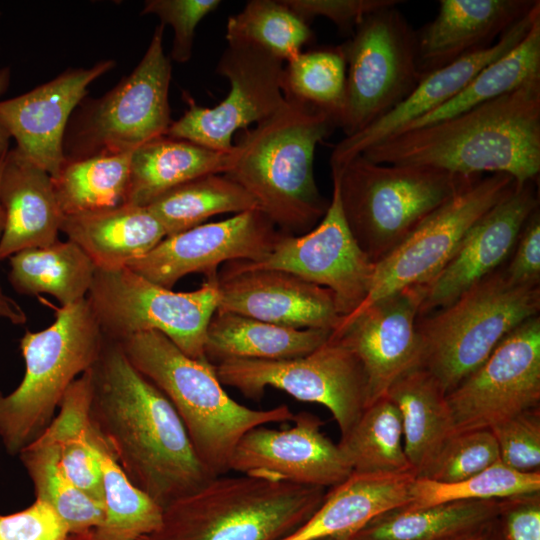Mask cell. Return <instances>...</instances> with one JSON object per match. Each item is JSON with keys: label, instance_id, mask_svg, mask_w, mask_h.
Listing matches in <instances>:
<instances>
[{"label": "cell", "instance_id": "ac0fdd59", "mask_svg": "<svg viewBox=\"0 0 540 540\" xmlns=\"http://www.w3.org/2000/svg\"><path fill=\"white\" fill-rule=\"evenodd\" d=\"M422 299L421 285L402 289L342 318L331 333L363 368L367 406L385 397L404 374L420 367L417 320Z\"/></svg>", "mask_w": 540, "mask_h": 540}, {"label": "cell", "instance_id": "6da1fadb", "mask_svg": "<svg viewBox=\"0 0 540 540\" xmlns=\"http://www.w3.org/2000/svg\"><path fill=\"white\" fill-rule=\"evenodd\" d=\"M91 428L128 479L162 508L213 477L169 399L107 339L88 369Z\"/></svg>", "mask_w": 540, "mask_h": 540}, {"label": "cell", "instance_id": "ee69618b", "mask_svg": "<svg viewBox=\"0 0 540 540\" xmlns=\"http://www.w3.org/2000/svg\"><path fill=\"white\" fill-rule=\"evenodd\" d=\"M490 430L503 464L520 472L540 471V406L522 411Z\"/></svg>", "mask_w": 540, "mask_h": 540}, {"label": "cell", "instance_id": "277c9868", "mask_svg": "<svg viewBox=\"0 0 540 540\" xmlns=\"http://www.w3.org/2000/svg\"><path fill=\"white\" fill-rule=\"evenodd\" d=\"M116 342L131 364L169 399L213 477L230 471L232 453L248 431L294 419L286 404L261 410L236 402L223 389L213 364L187 356L160 332H140Z\"/></svg>", "mask_w": 540, "mask_h": 540}, {"label": "cell", "instance_id": "9c48e42d", "mask_svg": "<svg viewBox=\"0 0 540 540\" xmlns=\"http://www.w3.org/2000/svg\"><path fill=\"white\" fill-rule=\"evenodd\" d=\"M86 299L107 339L157 331L187 356L206 359V332L218 307V279L205 280L194 291L175 292L128 267L96 268Z\"/></svg>", "mask_w": 540, "mask_h": 540}, {"label": "cell", "instance_id": "f35d334b", "mask_svg": "<svg viewBox=\"0 0 540 540\" xmlns=\"http://www.w3.org/2000/svg\"><path fill=\"white\" fill-rule=\"evenodd\" d=\"M338 445L355 473H415L404 450L400 413L387 397L367 406Z\"/></svg>", "mask_w": 540, "mask_h": 540}, {"label": "cell", "instance_id": "5bb4252c", "mask_svg": "<svg viewBox=\"0 0 540 540\" xmlns=\"http://www.w3.org/2000/svg\"><path fill=\"white\" fill-rule=\"evenodd\" d=\"M516 186L511 176L502 173L477 176L465 184L375 264L370 292L356 311L430 280L449 260L471 226Z\"/></svg>", "mask_w": 540, "mask_h": 540}, {"label": "cell", "instance_id": "7402d4cb", "mask_svg": "<svg viewBox=\"0 0 540 540\" xmlns=\"http://www.w3.org/2000/svg\"><path fill=\"white\" fill-rule=\"evenodd\" d=\"M113 65L104 60L89 68L68 69L29 92L0 101V124L16 148L51 177L65 161L64 134L71 113L88 86Z\"/></svg>", "mask_w": 540, "mask_h": 540}, {"label": "cell", "instance_id": "7dc6e473", "mask_svg": "<svg viewBox=\"0 0 540 540\" xmlns=\"http://www.w3.org/2000/svg\"><path fill=\"white\" fill-rule=\"evenodd\" d=\"M307 23L317 16L331 20L344 33H353L356 25L367 14L399 0H282Z\"/></svg>", "mask_w": 540, "mask_h": 540}, {"label": "cell", "instance_id": "4fadbf2b", "mask_svg": "<svg viewBox=\"0 0 540 540\" xmlns=\"http://www.w3.org/2000/svg\"><path fill=\"white\" fill-rule=\"evenodd\" d=\"M227 42L216 66L229 82L227 96L214 107L199 106L188 97V109L166 136L228 153L238 130L268 119L285 103L284 61L254 44Z\"/></svg>", "mask_w": 540, "mask_h": 540}, {"label": "cell", "instance_id": "74e56055", "mask_svg": "<svg viewBox=\"0 0 540 540\" xmlns=\"http://www.w3.org/2000/svg\"><path fill=\"white\" fill-rule=\"evenodd\" d=\"M91 439L101 472L104 507V520L96 533L105 540H140L156 531L163 508L128 479L92 428Z\"/></svg>", "mask_w": 540, "mask_h": 540}, {"label": "cell", "instance_id": "6f0895ef", "mask_svg": "<svg viewBox=\"0 0 540 540\" xmlns=\"http://www.w3.org/2000/svg\"><path fill=\"white\" fill-rule=\"evenodd\" d=\"M322 540H350L349 537H334V538H326Z\"/></svg>", "mask_w": 540, "mask_h": 540}, {"label": "cell", "instance_id": "9f6ffc18", "mask_svg": "<svg viewBox=\"0 0 540 540\" xmlns=\"http://www.w3.org/2000/svg\"><path fill=\"white\" fill-rule=\"evenodd\" d=\"M9 74L8 71H0V94L5 90L8 84Z\"/></svg>", "mask_w": 540, "mask_h": 540}, {"label": "cell", "instance_id": "f546056e", "mask_svg": "<svg viewBox=\"0 0 540 540\" xmlns=\"http://www.w3.org/2000/svg\"><path fill=\"white\" fill-rule=\"evenodd\" d=\"M397 407L404 450L417 477H423L454 435L446 393L426 369L415 368L400 377L386 396Z\"/></svg>", "mask_w": 540, "mask_h": 540}, {"label": "cell", "instance_id": "bcb514c9", "mask_svg": "<svg viewBox=\"0 0 540 540\" xmlns=\"http://www.w3.org/2000/svg\"><path fill=\"white\" fill-rule=\"evenodd\" d=\"M69 534L53 508L37 499L21 511L0 515V540H66Z\"/></svg>", "mask_w": 540, "mask_h": 540}, {"label": "cell", "instance_id": "d6a6232c", "mask_svg": "<svg viewBox=\"0 0 540 540\" xmlns=\"http://www.w3.org/2000/svg\"><path fill=\"white\" fill-rule=\"evenodd\" d=\"M132 153L65 158L58 173L51 177L63 216L125 204Z\"/></svg>", "mask_w": 540, "mask_h": 540}, {"label": "cell", "instance_id": "603a6c76", "mask_svg": "<svg viewBox=\"0 0 540 540\" xmlns=\"http://www.w3.org/2000/svg\"><path fill=\"white\" fill-rule=\"evenodd\" d=\"M538 18L540 1L492 46L462 56L423 76L413 92L389 113L363 130L341 139L331 153V168H341L370 147L449 101L485 66L517 46Z\"/></svg>", "mask_w": 540, "mask_h": 540}, {"label": "cell", "instance_id": "ba28073f", "mask_svg": "<svg viewBox=\"0 0 540 540\" xmlns=\"http://www.w3.org/2000/svg\"><path fill=\"white\" fill-rule=\"evenodd\" d=\"M539 310L540 286L513 284L500 268L446 306L418 316L420 367L447 394Z\"/></svg>", "mask_w": 540, "mask_h": 540}, {"label": "cell", "instance_id": "f6af8a7d", "mask_svg": "<svg viewBox=\"0 0 540 540\" xmlns=\"http://www.w3.org/2000/svg\"><path fill=\"white\" fill-rule=\"evenodd\" d=\"M220 4L219 0H148L142 14H154L161 20V25L173 28L171 58L185 63L192 55L197 25Z\"/></svg>", "mask_w": 540, "mask_h": 540}, {"label": "cell", "instance_id": "e0dca14e", "mask_svg": "<svg viewBox=\"0 0 540 540\" xmlns=\"http://www.w3.org/2000/svg\"><path fill=\"white\" fill-rule=\"evenodd\" d=\"M283 233L260 209L244 211L167 236L127 267L168 289L192 273L215 280L222 263L265 259Z\"/></svg>", "mask_w": 540, "mask_h": 540}, {"label": "cell", "instance_id": "d6986e66", "mask_svg": "<svg viewBox=\"0 0 540 540\" xmlns=\"http://www.w3.org/2000/svg\"><path fill=\"white\" fill-rule=\"evenodd\" d=\"M292 421L294 425L284 429L262 425L244 434L229 470L325 489L353 473L338 443L322 431L324 422L318 416L302 411Z\"/></svg>", "mask_w": 540, "mask_h": 540}, {"label": "cell", "instance_id": "44dd1931", "mask_svg": "<svg viewBox=\"0 0 540 540\" xmlns=\"http://www.w3.org/2000/svg\"><path fill=\"white\" fill-rule=\"evenodd\" d=\"M539 208L536 180L515 189L468 230L444 266L422 284L419 315L454 301L464 291L500 269L511 255L530 215Z\"/></svg>", "mask_w": 540, "mask_h": 540}, {"label": "cell", "instance_id": "ab89813d", "mask_svg": "<svg viewBox=\"0 0 540 540\" xmlns=\"http://www.w3.org/2000/svg\"><path fill=\"white\" fill-rule=\"evenodd\" d=\"M312 38L309 23L282 0L248 1L226 25L227 41L254 44L286 62L302 52Z\"/></svg>", "mask_w": 540, "mask_h": 540}, {"label": "cell", "instance_id": "8fae6325", "mask_svg": "<svg viewBox=\"0 0 540 540\" xmlns=\"http://www.w3.org/2000/svg\"><path fill=\"white\" fill-rule=\"evenodd\" d=\"M215 366L222 385L260 400L267 387L293 398L321 404L335 419L341 437L356 424L367 406V383L356 356L331 337L313 352L285 360L233 359Z\"/></svg>", "mask_w": 540, "mask_h": 540}, {"label": "cell", "instance_id": "e575fe53", "mask_svg": "<svg viewBox=\"0 0 540 540\" xmlns=\"http://www.w3.org/2000/svg\"><path fill=\"white\" fill-rule=\"evenodd\" d=\"M34 487L35 499L47 503L70 534L101 526L104 507L81 490L65 472L52 439L42 433L18 454Z\"/></svg>", "mask_w": 540, "mask_h": 540}, {"label": "cell", "instance_id": "8d00e7d4", "mask_svg": "<svg viewBox=\"0 0 540 540\" xmlns=\"http://www.w3.org/2000/svg\"><path fill=\"white\" fill-rule=\"evenodd\" d=\"M89 401L87 370L70 385L58 413L43 432L55 443L61 464L70 479L103 505L101 472L88 417Z\"/></svg>", "mask_w": 540, "mask_h": 540}, {"label": "cell", "instance_id": "2e32d148", "mask_svg": "<svg viewBox=\"0 0 540 540\" xmlns=\"http://www.w3.org/2000/svg\"><path fill=\"white\" fill-rule=\"evenodd\" d=\"M320 222L301 235L283 233L262 261H243L250 268L276 269L328 288L335 297L341 319L354 313L366 300L375 264L354 239L343 214L338 184Z\"/></svg>", "mask_w": 540, "mask_h": 540}, {"label": "cell", "instance_id": "7a4b0ae2", "mask_svg": "<svg viewBox=\"0 0 540 540\" xmlns=\"http://www.w3.org/2000/svg\"><path fill=\"white\" fill-rule=\"evenodd\" d=\"M360 155L465 176L502 173L517 186L534 181L540 172V77L456 116L393 134Z\"/></svg>", "mask_w": 540, "mask_h": 540}, {"label": "cell", "instance_id": "4316f807", "mask_svg": "<svg viewBox=\"0 0 540 540\" xmlns=\"http://www.w3.org/2000/svg\"><path fill=\"white\" fill-rule=\"evenodd\" d=\"M60 232L99 269L127 267L166 237L161 223L146 206L129 203L63 216Z\"/></svg>", "mask_w": 540, "mask_h": 540}, {"label": "cell", "instance_id": "d4e9b609", "mask_svg": "<svg viewBox=\"0 0 540 540\" xmlns=\"http://www.w3.org/2000/svg\"><path fill=\"white\" fill-rule=\"evenodd\" d=\"M0 201L4 211L0 260L58 240L63 213L51 176L16 147L3 158Z\"/></svg>", "mask_w": 540, "mask_h": 540}, {"label": "cell", "instance_id": "484cf974", "mask_svg": "<svg viewBox=\"0 0 540 540\" xmlns=\"http://www.w3.org/2000/svg\"><path fill=\"white\" fill-rule=\"evenodd\" d=\"M417 476L403 473H355L330 488L313 515L282 540L350 537L376 516L410 503Z\"/></svg>", "mask_w": 540, "mask_h": 540}, {"label": "cell", "instance_id": "9a60e30c", "mask_svg": "<svg viewBox=\"0 0 540 540\" xmlns=\"http://www.w3.org/2000/svg\"><path fill=\"white\" fill-rule=\"evenodd\" d=\"M454 435L491 429L540 406V317L507 334L491 354L446 394Z\"/></svg>", "mask_w": 540, "mask_h": 540}, {"label": "cell", "instance_id": "60d3db41", "mask_svg": "<svg viewBox=\"0 0 540 540\" xmlns=\"http://www.w3.org/2000/svg\"><path fill=\"white\" fill-rule=\"evenodd\" d=\"M540 492V471L520 472L501 461L464 480L440 483L416 477L411 485L409 508H423L454 501L500 500Z\"/></svg>", "mask_w": 540, "mask_h": 540}, {"label": "cell", "instance_id": "f907efd6", "mask_svg": "<svg viewBox=\"0 0 540 540\" xmlns=\"http://www.w3.org/2000/svg\"><path fill=\"white\" fill-rule=\"evenodd\" d=\"M447 540H504L497 518L494 517Z\"/></svg>", "mask_w": 540, "mask_h": 540}, {"label": "cell", "instance_id": "52a82bcc", "mask_svg": "<svg viewBox=\"0 0 540 540\" xmlns=\"http://www.w3.org/2000/svg\"><path fill=\"white\" fill-rule=\"evenodd\" d=\"M331 171L346 223L374 264L477 177L426 166L376 163L363 155Z\"/></svg>", "mask_w": 540, "mask_h": 540}, {"label": "cell", "instance_id": "b9f144b4", "mask_svg": "<svg viewBox=\"0 0 540 540\" xmlns=\"http://www.w3.org/2000/svg\"><path fill=\"white\" fill-rule=\"evenodd\" d=\"M284 95L313 105L338 121L346 91V61L341 46L300 52L284 67Z\"/></svg>", "mask_w": 540, "mask_h": 540}, {"label": "cell", "instance_id": "4dcf8cb0", "mask_svg": "<svg viewBox=\"0 0 540 540\" xmlns=\"http://www.w3.org/2000/svg\"><path fill=\"white\" fill-rule=\"evenodd\" d=\"M8 259V280L18 294H49L61 306L86 298L96 270L89 256L71 240L58 239L45 247L19 251Z\"/></svg>", "mask_w": 540, "mask_h": 540}, {"label": "cell", "instance_id": "11a10c76", "mask_svg": "<svg viewBox=\"0 0 540 540\" xmlns=\"http://www.w3.org/2000/svg\"><path fill=\"white\" fill-rule=\"evenodd\" d=\"M4 156L0 158V178H1V172H2V165H3ZM3 229H4V211H3L1 201H0V238H1V235L3 233ZM0 293H3L1 285H0Z\"/></svg>", "mask_w": 540, "mask_h": 540}, {"label": "cell", "instance_id": "3957f363", "mask_svg": "<svg viewBox=\"0 0 540 540\" xmlns=\"http://www.w3.org/2000/svg\"><path fill=\"white\" fill-rule=\"evenodd\" d=\"M285 99L275 114L242 134L224 175L249 192L282 232L301 235L316 226L329 205L317 187L313 162L317 144L337 124L320 108Z\"/></svg>", "mask_w": 540, "mask_h": 540}, {"label": "cell", "instance_id": "7c38bea8", "mask_svg": "<svg viewBox=\"0 0 540 540\" xmlns=\"http://www.w3.org/2000/svg\"><path fill=\"white\" fill-rule=\"evenodd\" d=\"M163 32L160 24L134 70L86 109L67 158L133 152L166 135L172 123L168 99L172 68L164 53Z\"/></svg>", "mask_w": 540, "mask_h": 540}, {"label": "cell", "instance_id": "83f0119b", "mask_svg": "<svg viewBox=\"0 0 540 540\" xmlns=\"http://www.w3.org/2000/svg\"><path fill=\"white\" fill-rule=\"evenodd\" d=\"M331 333L324 329H297L216 310L208 324L204 356L213 365L233 359H292L313 352L330 338Z\"/></svg>", "mask_w": 540, "mask_h": 540}, {"label": "cell", "instance_id": "681fc988", "mask_svg": "<svg viewBox=\"0 0 540 540\" xmlns=\"http://www.w3.org/2000/svg\"><path fill=\"white\" fill-rule=\"evenodd\" d=\"M504 273L516 285H539L540 281V213L536 209L528 218L513 249Z\"/></svg>", "mask_w": 540, "mask_h": 540}, {"label": "cell", "instance_id": "816d5d0a", "mask_svg": "<svg viewBox=\"0 0 540 540\" xmlns=\"http://www.w3.org/2000/svg\"><path fill=\"white\" fill-rule=\"evenodd\" d=\"M0 318L14 325H23L27 315L23 308L10 296L0 293Z\"/></svg>", "mask_w": 540, "mask_h": 540}, {"label": "cell", "instance_id": "1f68e13d", "mask_svg": "<svg viewBox=\"0 0 540 540\" xmlns=\"http://www.w3.org/2000/svg\"><path fill=\"white\" fill-rule=\"evenodd\" d=\"M499 500L454 501L423 508L388 510L350 540H447L497 516Z\"/></svg>", "mask_w": 540, "mask_h": 540}, {"label": "cell", "instance_id": "db71d44e", "mask_svg": "<svg viewBox=\"0 0 540 540\" xmlns=\"http://www.w3.org/2000/svg\"><path fill=\"white\" fill-rule=\"evenodd\" d=\"M10 136L5 128L0 124V158L9 150Z\"/></svg>", "mask_w": 540, "mask_h": 540}, {"label": "cell", "instance_id": "7bdbcfd3", "mask_svg": "<svg viewBox=\"0 0 540 540\" xmlns=\"http://www.w3.org/2000/svg\"><path fill=\"white\" fill-rule=\"evenodd\" d=\"M500 461L499 448L490 429L453 435L422 478L451 483L471 477Z\"/></svg>", "mask_w": 540, "mask_h": 540}, {"label": "cell", "instance_id": "30bf717a", "mask_svg": "<svg viewBox=\"0 0 540 540\" xmlns=\"http://www.w3.org/2000/svg\"><path fill=\"white\" fill-rule=\"evenodd\" d=\"M416 31L396 6L364 16L341 45L345 101L338 121L346 136L376 122L404 101L421 79Z\"/></svg>", "mask_w": 540, "mask_h": 540}, {"label": "cell", "instance_id": "ffe728a7", "mask_svg": "<svg viewBox=\"0 0 540 540\" xmlns=\"http://www.w3.org/2000/svg\"><path fill=\"white\" fill-rule=\"evenodd\" d=\"M217 310L297 329L334 331L340 321L334 294L295 274L231 261L218 272Z\"/></svg>", "mask_w": 540, "mask_h": 540}, {"label": "cell", "instance_id": "c3c4849f", "mask_svg": "<svg viewBox=\"0 0 540 540\" xmlns=\"http://www.w3.org/2000/svg\"><path fill=\"white\" fill-rule=\"evenodd\" d=\"M496 518L504 540H540V492L500 499Z\"/></svg>", "mask_w": 540, "mask_h": 540}, {"label": "cell", "instance_id": "836d02e7", "mask_svg": "<svg viewBox=\"0 0 540 540\" xmlns=\"http://www.w3.org/2000/svg\"><path fill=\"white\" fill-rule=\"evenodd\" d=\"M146 207L161 223L166 237L199 226L215 215L260 209L249 192L224 174L206 175L183 183Z\"/></svg>", "mask_w": 540, "mask_h": 540}, {"label": "cell", "instance_id": "f1b7e54d", "mask_svg": "<svg viewBox=\"0 0 540 540\" xmlns=\"http://www.w3.org/2000/svg\"><path fill=\"white\" fill-rule=\"evenodd\" d=\"M233 159V150L216 151L166 135L155 138L132 153L126 203L147 206L183 183L206 175L225 174Z\"/></svg>", "mask_w": 540, "mask_h": 540}, {"label": "cell", "instance_id": "d590c367", "mask_svg": "<svg viewBox=\"0 0 540 540\" xmlns=\"http://www.w3.org/2000/svg\"><path fill=\"white\" fill-rule=\"evenodd\" d=\"M536 77H540V18L517 46L485 66L457 95L398 132L456 116Z\"/></svg>", "mask_w": 540, "mask_h": 540}, {"label": "cell", "instance_id": "f5cc1de1", "mask_svg": "<svg viewBox=\"0 0 540 540\" xmlns=\"http://www.w3.org/2000/svg\"><path fill=\"white\" fill-rule=\"evenodd\" d=\"M66 540H105L101 538L95 531V529L83 532V533H75V534H69Z\"/></svg>", "mask_w": 540, "mask_h": 540}, {"label": "cell", "instance_id": "8992f818", "mask_svg": "<svg viewBox=\"0 0 540 540\" xmlns=\"http://www.w3.org/2000/svg\"><path fill=\"white\" fill-rule=\"evenodd\" d=\"M55 320L20 339L25 372L9 394L0 391V439L18 455L56 415L70 385L98 359L106 337L87 299L55 307Z\"/></svg>", "mask_w": 540, "mask_h": 540}, {"label": "cell", "instance_id": "5b68a950", "mask_svg": "<svg viewBox=\"0 0 540 540\" xmlns=\"http://www.w3.org/2000/svg\"><path fill=\"white\" fill-rule=\"evenodd\" d=\"M327 491L256 475L218 476L164 507L158 529L140 540H282Z\"/></svg>", "mask_w": 540, "mask_h": 540}, {"label": "cell", "instance_id": "cb8c5ba5", "mask_svg": "<svg viewBox=\"0 0 540 540\" xmlns=\"http://www.w3.org/2000/svg\"><path fill=\"white\" fill-rule=\"evenodd\" d=\"M538 0H441L435 18L416 31L421 78L492 46Z\"/></svg>", "mask_w": 540, "mask_h": 540}]
</instances>
